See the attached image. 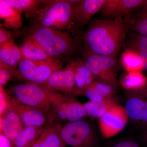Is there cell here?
Returning <instances> with one entry per match:
<instances>
[{
	"mask_svg": "<svg viewBox=\"0 0 147 147\" xmlns=\"http://www.w3.org/2000/svg\"><path fill=\"white\" fill-rule=\"evenodd\" d=\"M131 18L90 22L83 37L84 53L117 57L130 29Z\"/></svg>",
	"mask_w": 147,
	"mask_h": 147,
	"instance_id": "6da1fadb",
	"label": "cell"
},
{
	"mask_svg": "<svg viewBox=\"0 0 147 147\" xmlns=\"http://www.w3.org/2000/svg\"><path fill=\"white\" fill-rule=\"evenodd\" d=\"M82 1H45L30 17L32 26L66 30L73 28L75 9Z\"/></svg>",
	"mask_w": 147,
	"mask_h": 147,
	"instance_id": "7a4b0ae2",
	"label": "cell"
},
{
	"mask_svg": "<svg viewBox=\"0 0 147 147\" xmlns=\"http://www.w3.org/2000/svg\"><path fill=\"white\" fill-rule=\"evenodd\" d=\"M28 31L27 36L34 40L54 60L61 61L68 57L79 48L78 36L72 38L69 33L32 25Z\"/></svg>",
	"mask_w": 147,
	"mask_h": 147,
	"instance_id": "3957f363",
	"label": "cell"
},
{
	"mask_svg": "<svg viewBox=\"0 0 147 147\" xmlns=\"http://www.w3.org/2000/svg\"><path fill=\"white\" fill-rule=\"evenodd\" d=\"M48 124H60L83 119L88 117L83 104L73 96L52 91L47 114Z\"/></svg>",
	"mask_w": 147,
	"mask_h": 147,
	"instance_id": "277c9868",
	"label": "cell"
},
{
	"mask_svg": "<svg viewBox=\"0 0 147 147\" xmlns=\"http://www.w3.org/2000/svg\"><path fill=\"white\" fill-rule=\"evenodd\" d=\"M61 138L66 146L71 147H98L97 134L91 124L83 119L61 125Z\"/></svg>",
	"mask_w": 147,
	"mask_h": 147,
	"instance_id": "5b68a950",
	"label": "cell"
},
{
	"mask_svg": "<svg viewBox=\"0 0 147 147\" xmlns=\"http://www.w3.org/2000/svg\"><path fill=\"white\" fill-rule=\"evenodd\" d=\"M12 96L25 105L37 108L47 114L50 107L52 90L42 85L27 83L14 85L11 88Z\"/></svg>",
	"mask_w": 147,
	"mask_h": 147,
	"instance_id": "8992f818",
	"label": "cell"
},
{
	"mask_svg": "<svg viewBox=\"0 0 147 147\" xmlns=\"http://www.w3.org/2000/svg\"><path fill=\"white\" fill-rule=\"evenodd\" d=\"M62 66L61 61L57 60L37 62L23 59L18 65L17 79L42 85L53 72L61 69Z\"/></svg>",
	"mask_w": 147,
	"mask_h": 147,
	"instance_id": "52a82bcc",
	"label": "cell"
},
{
	"mask_svg": "<svg viewBox=\"0 0 147 147\" xmlns=\"http://www.w3.org/2000/svg\"><path fill=\"white\" fill-rule=\"evenodd\" d=\"M81 59L91 72L95 80L117 87L116 58L84 53Z\"/></svg>",
	"mask_w": 147,
	"mask_h": 147,
	"instance_id": "ba28073f",
	"label": "cell"
},
{
	"mask_svg": "<svg viewBox=\"0 0 147 147\" xmlns=\"http://www.w3.org/2000/svg\"><path fill=\"white\" fill-rule=\"evenodd\" d=\"M147 7V0H106L100 11L102 19L119 20L132 17L134 12Z\"/></svg>",
	"mask_w": 147,
	"mask_h": 147,
	"instance_id": "9c48e42d",
	"label": "cell"
},
{
	"mask_svg": "<svg viewBox=\"0 0 147 147\" xmlns=\"http://www.w3.org/2000/svg\"><path fill=\"white\" fill-rule=\"evenodd\" d=\"M128 119L125 107L115 104L99 119L98 125L102 136L110 138L118 134L125 127Z\"/></svg>",
	"mask_w": 147,
	"mask_h": 147,
	"instance_id": "30bf717a",
	"label": "cell"
},
{
	"mask_svg": "<svg viewBox=\"0 0 147 147\" xmlns=\"http://www.w3.org/2000/svg\"><path fill=\"white\" fill-rule=\"evenodd\" d=\"M75 61H71L64 68L53 72L41 85L53 91L71 96L75 87Z\"/></svg>",
	"mask_w": 147,
	"mask_h": 147,
	"instance_id": "8fae6325",
	"label": "cell"
},
{
	"mask_svg": "<svg viewBox=\"0 0 147 147\" xmlns=\"http://www.w3.org/2000/svg\"><path fill=\"white\" fill-rule=\"evenodd\" d=\"M10 110L16 112L25 127H44L49 125L47 114L45 112L23 104L13 96Z\"/></svg>",
	"mask_w": 147,
	"mask_h": 147,
	"instance_id": "7c38bea8",
	"label": "cell"
},
{
	"mask_svg": "<svg viewBox=\"0 0 147 147\" xmlns=\"http://www.w3.org/2000/svg\"><path fill=\"white\" fill-rule=\"evenodd\" d=\"M106 0H82L74 11L73 28L71 31L77 33L90 23L95 14L100 12Z\"/></svg>",
	"mask_w": 147,
	"mask_h": 147,
	"instance_id": "4fadbf2b",
	"label": "cell"
},
{
	"mask_svg": "<svg viewBox=\"0 0 147 147\" xmlns=\"http://www.w3.org/2000/svg\"><path fill=\"white\" fill-rule=\"evenodd\" d=\"M147 99L141 92L129 91L125 108L129 118L140 123L144 113Z\"/></svg>",
	"mask_w": 147,
	"mask_h": 147,
	"instance_id": "5bb4252c",
	"label": "cell"
},
{
	"mask_svg": "<svg viewBox=\"0 0 147 147\" xmlns=\"http://www.w3.org/2000/svg\"><path fill=\"white\" fill-rule=\"evenodd\" d=\"M0 122L1 133L11 142L25 127L18 114L11 110L0 117Z\"/></svg>",
	"mask_w": 147,
	"mask_h": 147,
	"instance_id": "9a60e30c",
	"label": "cell"
},
{
	"mask_svg": "<svg viewBox=\"0 0 147 147\" xmlns=\"http://www.w3.org/2000/svg\"><path fill=\"white\" fill-rule=\"evenodd\" d=\"M75 87L72 96L83 95L84 92L95 81L91 72L81 59L75 61Z\"/></svg>",
	"mask_w": 147,
	"mask_h": 147,
	"instance_id": "2e32d148",
	"label": "cell"
},
{
	"mask_svg": "<svg viewBox=\"0 0 147 147\" xmlns=\"http://www.w3.org/2000/svg\"><path fill=\"white\" fill-rule=\"evenodd\" d=\"M22 11L0 0V18L3 21L0 26L7 29L17 30L23 26Z\"/></svg>",
	"mask_w": 147,
	"mask_h": 147,
	"instance_id": "e0dca14e",
	"label": "cell"
},
{
	"mask_svg": "<svg viewBox=\"0 0 147 147\" xmlns=\"http://www.w3.org/2000/svg\"><path fill=\"white\" fill-rule=\"evenodd\" d=\"M20 48L24 59L37 62L49 61L54 60L30 37H26Z\"/></svg>",
	"mask_w": 147,
	"mask_h": 147,
	"instance_id": "ac0fdd59",
	"label": "cell"
},
{
	"mask_svg": "<svg viewBox=\"0 0 147 147\" xmlns=\"http://www.w3.org/2000/svg\"><path fill=\"white\" fill-rule=\"evenodd\" d=\"M61 125L53 124L46 127L44 131L31 147H59L65 146L61 138Z\"/></svg>",
	"mask_w": 147,
	"mask_h": 147,
	"instance_id": "d6986e66",
	"label": "cell"
},
{
	"mask_svg": "<svg viewBox=\"0 0 147 147\" xmlns=\"http://www.w3.org/2000/svg\"><path fill=\"white\" fill-rule=\"evenodd\" d=\"M23 59L20 47L14 39L0 44V61L16 68Z\"/></svg>",
	"mask_w": 147,
	"mask_h": 147,
	"instance_id": "ffe728a7",
	"label": "cell"
},
{
	"mask_svg": "<svg viewBox=\"0 0 147 147\" xmlns=\"http://www.w3.org/2000/svg\"><path fill=\"white\" fill-rule=\"evenodd\" d=\"M122 86L130 92H141L147 86V78L141 71L127 72L121 77Z\"/></svg>",
	"mask_w": 147,
	"mask_h": 147,
	"instance_id": "44dd1931",
	"label": "cell"
},
{
	"mask_svg": "<svg viewBox=\"0 0 147 147\" xmlns=\"http://www.w3.org/2000/svg\"><path fill=\"white\" fill-rule=\"evenodd\" d=\"M45 127H25L11 142L13 147H31Z\"/></svg>",
	"mask_w": 147,
	"mask_h": 147,
	"instance_id": "7402d4cb",
	"label": "cell"
},
{
	"mask_svg": "<svg viewBox=\"0 0 147 147\" xmlns=\"http://www.w3.org/2000/svg\"><path fill=\"white\" fill-rule=\"evenodd\" d=\"M125 48L138 54L143 63V70H147V36L133 33L129 38Z\"/></svg>",
	"mask_w": 147,
	"mask_h": 147,
	"instance_id": "603a6c76",
	"label": "cell"
},
{
	"mask_svg": "<svg viewBox=\"0 0 147 147\" xmlns=\"http://www.w3.org/2000/svg\"><path fill=\"white\" fill-rule=\"evenodd\" d=\"M116 104L113 98L105 99L99 102L89 101L83 104L88 117L100 119L113 105Z\"/></svg>",
	"mask_w": 147,
	"mask_h": 147,
	"instance_id": "cb8c5ba5",
	"label": "cell"
},
{
	"mask_svg": "<svg viewBox=\"0 0 147 147\" xmlns=\"http://www.w3.org/2000/svg\"><path fill=\"white\" fill-rule=\"evenodd\" d=\"M121 63L127 72L143 70L142 59L138 54L129 49L125 48L121 57Z\"/></svg>",
	"mask_w": 147,
	"mask_h": 147,
	"instance_id": "d4e9b609",
	"label": "cell"
},
{
	"mask_svg": "<svg viewBox=\"0 0 147 147\" xmlns=\"http://www.w3.org/2000/svg\"><path fill=\"white\" fill-rule=\"evenodd\" d=\"M6 3L18 10L26 13L30 16L45 1L38 0H4Z\"/></svg>",
	"mask_w": 147,
	"mask_h": 147,
	"instance_id": "484cf974",
	"label": "cell"
},
{
	"mask_svg": "<svg viewBox=\"0 0 147 147\" xmlns=\"http://www.w3.org/2000/svg\"><path fill=\"white\" fill-rule=\"evenodd\" d=\"M139 11L131 17L130 29L137 34L147 36V7Z\"/></svg>",
	"mask_w": 147,
	"mask_h": 147,
	"instance_id": "4316f807",
	"label": "cell"
},
{
	"mask_svg": "<svg viewBox=\"0 0 147 147\" xmlns=\"http://www.w3.org/2000/svg\"><path fill=\"white\" fill-rule=\"evenodd\" d=\"M90 86L105 99L113 98L117 90V87L97 80H95Z\"/></svg>",
	"mask_w": 147,
	"mask_h": 147,
	"instance_id": "83f0119b",
	"label": "cell"
},
{
	"mask_svg": "<svg viewBox=\"0 0 147 147\" xmlns=\"http://www.w3.org/2000/svg\"><path fill=\"white\" fill-rule=\"evenodd\" d=\"M18 71L16 67L0 61V86L3 87L13 79L18 78Z\"/></svg>",
	"mask_w": 147,
	"mask_h": 147,
	"instance_id": "f1b7e54d",
	"label": "cell"
},
{
	"mask_svg": "<svg viewBox=\"0 0 147 147\" xmlns=\"http://www.w3.org/2000/svg\"><path fill=\"white\" fill-rule=\"evenodd\" d=\"M11 97L3 87L0 86V117L10 110Z\"/></svg>",
	"mask_w": 147,
	"mask_h": 147,
	"instance_id": "f546056e",
	"label": "cell"
},
{
	"mask_svg": "<svg viewBox=\"0 0 147 147\" xmlns=\"http://www.w3.org/2000/svg\"><path fill=\"white\" fill-rule=\"evenodd\" d=\"M21 34V32L11 31L0 26V44L20 36Z\"/></svg>",
	"mask_w": 147,
	"mask_h": 147,
	"instance_id": "4dcf8cb0",
	"label": "cell"
},
{
	"mask_svg": "<svg viewBox=\"0 0 147 147\" xmlns=\"http://www.w3.org/2000/svg\"><path fill=\"white\" fill-rule=\"evenodd\" d=\"M0 147H13L11 141L2 133H0Z\"/></svg>",
	"mask_w": 147,
	"mask_h": 147,
	"instance_id": "1f68e13d",
	"label": "cell"
},
{
	"mask_svg": "<svg viewBox=\"0 0 147 147\" xmlns=\"http://www.w3.org/2000/svg\"><path fill=\"white\" fill-rule=\"evenodd\" d=\"M113 147H139L136 142L132 141H125L119 142Z\"/></svg>",
	"mask_w": 147,
	"mask_h": 147,
	"instance_id": "d6a6232c",
	"label": "cell"
},
{
	"mask_svg": "<svg viewBox=\"0 0 147 147\" xmlns=\"http://www.w3.org/2000/svg\"><path fill=\"white\" fill-rule=\"evenodd\" d=\"M140 125L143 128H147V100L146 102L144 113L140 122Z\"/></svg>",
	"mask_w": 147,
	"mask_h": 147,
	"instance_id": "836d02e7",
	"label": "cell"
},
{
	"mask_svg": "<svg viewBox=\"0 0 147 147\" xmlns=\"http://www.w3.org/2000/svg\"><path fill=\"white\" fill-rule=\"evenodd\" d=\"M142 140L145 144L147 146V131L145 132L142 136Z\"/></svg>",
	"mask_w": 147,
	"mask_h": 147,
	"instance_id": "e575fe53",
	"label": "cell"
},
{
	"mask_svg": "<svg viewBox=\"0 0 147 147\" xmlns=\"http://www.w3.org/2000/svg\"><path fill=\"white\" fill-rule=\"evenodd\" d=\"M141 92H142V94L144 96L147 98V86Z\"/></svg>",
	"mask_w": 147,
	"mask_h": 147,
	"instance_id": "d590c367",
	"label": "cell"
},
{
	"mask_svg": "<svg viewBox=\"0 0 147 147\" xmlns=\"http://www.w3.org/2000/svg\"><path fill=\"white\" fill-rule=\"evenodd\" d=\"M59 147H66L65 146H60Z\"/></svg>",
	"mask_w": 147,
	"mask_h": 147,
	"instance_id": "8d00e7d4",
	"label": "cell"
}]
</instances>
